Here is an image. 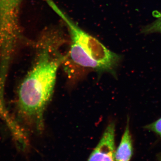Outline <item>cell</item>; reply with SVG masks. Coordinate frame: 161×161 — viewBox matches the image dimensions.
<instances>
[{"label": "cell", "instance_id": "obj_3", "mask_svg": "<svg viewBox=\"0 0 161 161\" xmlns=\"http://www.w3.org/2000/svg\"><path fill=\"white\" fill-rule=\"evenodd\" d=\"M22 0H0V58L7 64L19 45V14Z\"/></svg>", "mask_w": 161, "mask_h": 161}, {"label": "cell", "instance_id": "obj_6", "mask_svg": "<svg viewBox=\"0 0 161 161\" xmlns=\"http://www.w3.org/2000/svg\"><path fill=\"white\" fill-rule=\"evenodd\" d=\"M141 32L145 34H149L154 33L161 34V12L158 18L149 25L144 26Z\"/></svg>", "mask_w": 161, "mask_h": 161}, {"label": "cell", "instance_id": "obj_1", "mask_svg": "<svg viewBox=\"0 0 161 161\" xmlns=\"http://www.w3.org/2000/svg\"><path fill=\"white\" fill-rule=\"evenodd\" d=\"M58 43V39L51 35L41 38L34 63L18 90V118L38 132L44 128V112L53 94L58 70L66 58L60 53Z\"/></svg>", "mask_w": 161, "mask_h": 161}, {"label": "cell", "instance_id": "obj_7", "mask_svg": "<svg viewBox=\"0 0 161 161\" xmlns=\"http://www.w3.org/2000/svg\"><path fill=\"white\" fill-rule=\"evenodd\" d=\"M144 128L147 130L155 132L161 137V118L152 123L145 126Z\"/></svg>", "mask_w": 161, "mask_h": 161}, {"label": "cell", "instance_id": "obj_5", "mask_svg": "<svg viewBox=\"0 0 161 161\" xmlns=\"http://www.w3.org/2000/svg\"><path fill=\"white\" fill-rule=\"evenodd\" d=\"M133 152L132 136L130 129V119H127L126 126L119 146L115 151V161H130Z\"/></svg>", "mask_w": 161, "mask_h": 161}, {"label": "cell", "instance_id": "obj_4", "mask_svg": "<svg viewBox=\"0 0 161 161\" xmlns=\"http://www.w3.org/2000/svg\"><path fill=\"white\" fill-rule=\"evenodd\" d=\"M115 122H110L87 161H115Z\"/></svg>", "mask_w": 161, "mask_h": 161}, {"label": "cell", "instance_id": "obj_2", "mask_svg": "<svg viewBox=\"0 0 161 161\" xmlns=\"http://www.w3.org/2000/svg\"><path fill=\"white\" fill-rule=\"evenodd\" d=\"M47 4L66 24L70 36L69 56L75 64L98 73L115 75L121 56L108 49L100 41L80 28L53 1Z\"/></svg>", "mask_w": 161, "mask_h": 161}]
</instances>
